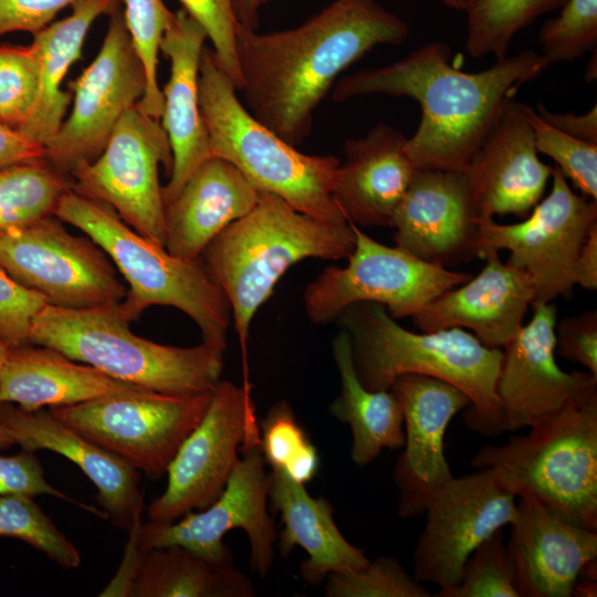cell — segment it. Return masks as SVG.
<instances>
[{"instance_id": "53", "label": "cell", "mask_w": 597, "mask_h": 597, "mask_svg": "<svg viewBox=\"0 0 597 597\" xmlns=\"http://www.w3.org/2000/svg\"><path fill=\"white\" fill-rule=\"evenodd\" d=\"M12 444H15V441L10 430L0 423V449H6Z\"/></svg>"}, {"instance_id": "4", "label": "cell", "mask_w": 597, "mask_h": 597, "mask_svg": "<svg viewBox=\"0 0 597 597\" xmlns=\"http://www.w3.org/2000/svg\"><path fill=\"white\" fill-rule=\"evenodd\" d=\"M355 241L353 223L314 218L261 191L254 208L207 245L200 259L229 301L243 355L251 322L283 274L307 258L347 260Z\"/></svg>"}, {"instance_id": "32", "label": "cell", "mask_w": 597, "mask_h": 597, "mask_svg": "<svg viewBox=\"0 0 597 597\" xmlns=\"http://www.w3.org/2000/svg\"><path fill=\"white\" fill-rule=\"evenodd\" d=\"M128 597H253L250 579L233 565L170 545L140 551Z\"/></svg>"}, {"instance_id": "45", "label": "cell", "mask_w": 597, "mask_h": 597, "mask_svg": "<svg viewBox=\"0 0 597 597\" xmlns=\"http://www.w3.org/2000/svg\"><path fill=\"white\" fill-rule=\"evenodd\" d=\"M0 495H51L107 519L105 512L82 504L51 485L34 452L25 449L14 455L0 454Z\"/></svg>"}, {"instance_id": "25", "label": "cell", "mask_w": 597, "mask_h": 597, "mask_svg": "<svg viewBox=\"0 0 597 597\" xmlns=\"http://www.w3.org/2000/svg\"><path fill=\"white\" fill-rule=\"evenodd\" d=\"M206 39L202 27L181 9L175 12L160 42V51L170 62V76L161 90L160 119L172 154L170 179L163 187L164 206L211 157L199 105V71Z\"/></svg>"}, {"instance_id": "37", "label": "cell", "mask_w": 597, "mask_h": 597, "mask_svg": "<svg viewBox=\"0 0 597 597\" xmlns=\"http://www.w3.org/2000/svg\"><path fill=\"white\" fill-rule=\"evenodd\" d=\"M0 536L28 543L65 569L81 564L77 548L30 496L0 495Z\"/></svg>"}, {"instance_id": "28", "label": "cell", "mask_w": 597, "mask_h": 597, "mask_svg": "<svg viewBox=\"0 0 597 597\" xmlns=\"http://www.w3.org/2000/svg\"><path fill=\"white\" fill-rule=\"evenodd\" d=\"M269 502L284 524L279 551L287 556L294 546L308 558L300 564V575L308 585L322 584L333 572L359 568L368 563L362 549L350 544L337 527L333 506L325 498H313L304 484L281 469L269 473Z\"/></svg>"}, {"instance_id": "40", "label": "cell", "mask_w": 597, "mask_h": 597, "mask_svg": "<svg viewBox=\"0 0 597 597\" xmlns=\"http://www.w3.org/2000/svg\"><path fill=\"white\" fill-rule=\"evenodd\" d=\"M40 69L32 44L0 45V123L20 132L33 114Z\"/></svg>"}, {"instance_id": "42", "label": "cell", "mask_w": 597, "mask_h": 597, "mask_svg": "<svg viewBox=\"0 0 597 597\" xmlns=\"http://www.w3.org/2000/svg\"><path fill=\"white\" fill-rule=\"evenodd\" d=\"M525 109L537 153L551 157L582 193L597 200V145L553 127L526 104Z\"/></svg>"}, {"instance_id": "43", "label": "cell", "mask_w": 597, "mask_h": 597, "mask_svg": "<svg viewBox=\"0 0 597 597\" xmlns=\"http://www.w3.org/2000/svg\"><path fill=\"white\" fill-rule=\"evenodd\" d=\"M184 10L196 20L210 39L213 53L224 73L241 87L235 40L238 21L232 0H178Z\"/></svg>"}, {"instance_id": "6", "label": "cell", "mask_w": 597, "mask_h": 597, "mask_svg": "<svg viewBox=\"0 0 597 597\" xmlns=\"http://www.w3.org/2000/svg\"><path fill=\"white\" fill-rule=\"evenodd\" d=\"M54 214L93 240L128 284L121 307L136 320L153 305L178 308L198 326L203 342L227 349L232 313L229 301L201 259L187 261L139 234L116 211L73 189L60 199Z\"/></svg>"}, {"instance_id": "27", "label": "cell", "mask_w": 597, "mask_h": 597, "mask_svg": "<svg viewBox=\"0 0 597 597\" xmlns=\"http://www.w3.org/2000/svg\"><path fill=\"white\" fill-rule=\"evenodd\" d=\"M260 193L231 163L210 157L165 203L166 250L182 260H199L226 227L254 208Z\"/></svg>"}, {"instance_id": "41", "label": "cell", "mask_w": 597, "mask_h": 597, "mask_svg": "<svg viewBox=\"0 0 597 597\" xmlns=\"http://www.w3.org/2000/svg\"><path fill=\"white\" fill-rule=\"evenodd\" d=\"M548 64L576 60L597 45V0H566L538 33Z\"/></svg>"}, {"instance_id": "49", "label": "cell", "mask_w": 597, "mask_h": 597, "mask_svg": "<svg viewBox=\"0 0 597 597\" xmlns=\"http://www.w3.org/2000/svg\"><path fill=\"white\" fill-rule=\"evenodd\" d=\"M41 158H45L42 145L0 123V168Z\"/></svg>"}, {"instance_id": "10", "label": "cell", "mask_w": 597, "mask_h": 597, "mask_svg": "<svg viewBox=\"0 0 597 597\" xmlns=\"http://www.w3.org/2000/svg\"><path fill=\"white\" fill-rule=\"evenodd\" d=\"M353 227L355 249L347 264L325 268L304 291V311L314 325L335 322L347 306L359 302L381 304L395 320L412 317L434 297L472 277L379 243Z\"/></svg>"}, {"instance_id": "9", "label": "cell", "mask_w": 597, "mask_h": 597, "mask_svg": "<svg viewBox=\"0 0 597 597\" xmlns=\"http://www.w3.org/2000/svg\"><path fill=\"white\" fill-rule=\"evenodd\" d=\"M212 392L175 396L134 387L49 410L134 469L159 479L205 416Z\"/></svg>"}, {"instance_id": "8", "label": "cell", "mask_w": 597, "mask_h": 597, "mask_svg": "<svg viewBox=\"0 0 597 597\" xmlns=\"http://www.w3.org/2000/svg\"><path fill=\"white\" fill-rule=\"evenodd\" d=\"M471 463L492 470L516 496L530 493L597 531V396L566 405L503 446H484Z\"/></svg>"}, {"instance_id": "44", "label": "cell", "mask_w": 597, "mask_h": 597, "mask_svg": "<svg viewBox=\"0 0 597 597\" xmlns=\"http://www.w3.org/2000/svg\"><path fill=\"white\" fill-rule=\"evenodd\" d=\"M46 303L0 266V342L10 348L29 344L32 320Z\"/></svg>"}, {"instance_id": "35", "label": "cell", "mask_w": 597, "mask_h": 597, "mask_svg": "<svg viewBox=\"0 0 597 597\" xmlns=\"http://www.w3.org/2000/svg\"><path fill=\"white\" fill-rule=\"evenodd\" d=\"M260 427V448L271 469H281L305 484L317 473L320 457L285 400L269 409Z\"/></svg>"}, {"instance_id": "47", "label": "cell", "mask_w": 597, "mask_h": 597, "mask_svg": "<svg viewBox=\"0 0 597 597\" xmlns=\"http://www.w3.org/2000/svg\"><path fill=\"white\" fill-rule=\"evenodd\" d=\"M76 0H0V35L27 31L35 33L56 13Z\"/></svg>"}, {"instance_id": "50", "label": "cell", "mask_w": 597, "mask_h": 597, "mask_svg": "<svg viewBox=\"0 0 597 597\" xmlns=\"http://www.w3.org/2000/svg\"><path fill=\"white\" fill-rule=\"evenodd\" d=\"M575 284L585 290L597 289V223L588 231L575 266Z\"/></svg>"}, {"instance_id": "30", "label": "cell", "mask_w": 597, "mask_h": 597, "mask_svg": "<svg viewBox=\"0 0 597 597\" xmlns=\"http://www.w3.org/2000/svg\"><path fill=\"white\" fill-rule=\"evenodd\" d=\"M117 0H76L66 18L50 23L33 33L31 43L38 54L40 69L39 95L32 116L20 130L42 145L56 134L65 119L71 93L61 84L82 52L86 34L102 14L115 12Z\"/></svg>"}, {"instance_id": "11", "label": "cell", "mask_w": 597, "mask_h": 597, "mask_svg": "<svg viewBox=\"0 0 597 597\" xmlns=\"http://www.w3.org/2000/svg\"><path fill=\"white\" fill-rule=\"evenodd\" d=\"M548 196L519 223L476 219L473 255L483 259L509 250L507 264L524 270L534 284L535 303L568 297L575 266L589 229L597 223V200L576 195L558 167L552 170Z\"/></svg>"}, {"instance_id": "3", "label": "cell", "mask_w": 597, "mask_h": 597, "mask_svg": "<svg viewBox=\"0 0 597 597\" xmlns=\"http://www.w3.org/2000/svg\"><path fill=\"white\" fill-rule=\"evenodd\" d=\"M335 322L349 336L354 367L367 389L387 390L404 374L434 377L470 398L464 413L469 429L484 436L503 431L495 392L501 349L485 346L460 327L410 332L374 302L347 306Z\"/></svg>"}, {"instance_id": "24", "label": "cell", "mask_w": 597, "mask_h": 597, "mask_svg": "<svg viewBox=\"0 0 597 597\" xmlns=\"http://www.w3.org/2000/svg\"><path fill=\"white\" fill-rule=\"evenodd\" d=\"M485 266L465 283L450 289L412 316L422 332L469 328L485 346H505L522 328L534 284L522 269L503 263L499 253L484 258Z\"/></svg>"}, {"instance_id": "22", "label": "cell", "mask_w": 597, "mask_h": 597, "mask_svg": "<svg viewBox=\"0 0 597 597\" xmlns=\"http://www.w3.org/2000/svg\"><path fill=\"white\" fill-rule=\"evenodd\" d=\"M506 545L520 597H570L580 570L597 558V531L566 520L522 492Z\"/></svg>"}, {"instance_id": "26", "label": "cell", "mask_w": 597, "mask_h": 597, "mask_svg": "<svg viewBox=\"0 0 597 597\" xmlns=\"http://www.w3.org/2000/svg\"><path fill=\"white\" fill-rule=\"evenodd\" d=\"M400 130L378 123L362 138L344 145L333 199L357 227H389L392 213L418 170L406 151Z\"/></svg>"}, {"instance_id": "52", "label": "cell", "mask_w": 597, "mask_h": 597, "mask_svg": "<svg viewBox=\"0 0 597 597\" xmlns=\"http://www.w3.org/2000/svg\"><path fill=\"white\" fill-rule=\"evenodd\" d=\"M597 593V558L587 563L578 574L572 596L596 597Z\"/></svg>"}, {"instance_id": "23", "label": "cell", "mask_w": 597, "mask_h": 597, "mask_svg": "<svg viewBox=\"0 0 597 597\" xmlns=\"http://www.w3.org/2000/svg\"><path fill=\"white\" fill-rule=\"evenodd\" d=\"M0 423L21 449L49 450L75 463L95 484L98 503L116 527L129 532L140 521L139 471L51 413L0 404Z\"/></svg>"}, {"instance_id": "39", "label": "cell", "mask_w": 597, "mask_h": 597, "mask_svg": "<svg viewBox=\"0 0 597 597\" xmlns=\"http://www.w3.org/2000/svg\"><path fill=\"white\" fill-rule=\"evenodd\" d=\"M326 597H430L427 587L391 556H378L359 568L329 573Z\"/></svg>"}, {"instance_id": "54", "label": "cell", "mask_w": 597, "mask_h": 597, "mask_svg": "<svg viewBox=\"0 0 597 597\" xmlns=\"http://www.w3.org/2000/svg\"><path fill=\"white\" fill-rule=\"evenodd\" d=\"M443 4L455 10H463L464 0H440Z\"/></svg>"}, {"instance_id": "18", "label": "cell", "mask_w": 597, "mask_h": 597, "mask_svg": "<svg viewBox=\"0 0 597 597\" xmlns=\"http://www.w3.org/2000/svg\"><path fill=\"white\" fill-rule=\"evenodd\" d=\"M532 306V320L502 352L495 392L503 431L530 428L573 401L597 396V376L566 373L555 360L556 307Z\"/></svg>"}, {"instance_id": "19", "label": "cell", "mask_w": 597, "mask_h": 597, "mask_svg": "<svg viewBox=\"0 0 597 597\" xmlns=\"http://www.w3.org/2000/svg\"><path fill=\"white\" fill-rule=\"evenodd\" d=\"M389 389L401 406L405 426V450L392 474L399 490L397 512L410 519L423 514L430 498L453 478L444 434L451 419L471 400L454 385L419 374L398 376Z\"/></svg>"}, {"instance_id": "55", "label": "cell", "mask_w": 597, "mask_h": 597, "mask_svg": "<svg viewBox=\"0 0 597 597\" xmlns=\"http://www.w3.org/2000/svg\"><path fill=\"white\" fill-rule=\"evenodd\" d=\"M9 349H10V347H8L7 345H4V344H2L0 342V370H1L2 365H3V363H4L6 358H7Z\"/></svg>"}, {"instance_id": "14", "label": "cell", "mask_w": 597, "mask_h": 597, "mask_svg": "<svg viewBox=\"0 0 597 597\" xmlns=\"http://www.w3.org/2000/svg\"><path fill=\"white\" fill-rule=\"evenodd\" d=\"M240 451L224 490L212 504L185 514L178 522H137L132 530L138 548L145 552L179 545L211 562L233 565L222 538L227 532L241 528L250 542L252 570L265 577L273 566L277 537L268 510L270 476L260 444L241 447Z\"/></svg>"}, {"instance_id": "5", "label": "cell", "mask_w": 597, "mask_h": 597, "mask_svg": "<svg viewBox=\"0 0 597 597\" xmlns=\"http://www.w3.org/2000/svg\"><path fill=\"white\" fill-rule=\"evenodd\" d=\"M129 323L121 302L88 308L46 303L32 320L29 344L161 394L193 396L216 389L223 348L203 341L191 347L158 344L134 334Z\"/></svg>"}, {"instance_id": "48", "label": "cell", "mask_w": 597, "mask_h": 597, "mask_svg": "<svg viewBox=\"0 0 597 597\" xmlns=\"http://www.w3.org/2000/svg\"><path fill=\"white\" fill-rule=\"evenodd\" d=\"M535 112L540 117L561 132L597 145V107L593 106L587 113H555L547 109L542 103L536 105Z\"/></svg>"}, {"instance_id": "13", "label": "cell", "mask_w": 597, "mask_h": 597, "mask_svg": "<svg viewBox=\"0 0 597 597\" xmlns=\"http://www.w3.org/2000/svg\"><path fill=\"white\" fill-rule=\"evenodd\" d=\"M168 175L172 154L160 119L129 108L102 153L71 171L72 189L106 203L139 234L165 247V206L159 166Z\"/></svg>"}, {"instance_id": "31", "label": "cell", "mask_w": 597, "mask_h": 597, "mask_svg": "<svg viewBox=\"0 0 597 597\" xmlns=\"http://www.w3.org/2000/svg\"><path fill=\"white\" fill-rule=\"evenodd\" d=\"M341 390L329 406L331 415L347 423L352 431V461L363 468L384 449L397 450L405 444L401 406L390 389L369 390L359 381L352 355L350 339L343 329L332 343Z\"/></svg>"}, {"instance_id": "12", "label": "cell", "mask_w": 597, "mask_h": 597, "mask_svg": "<svg viewBox=\"0 0 597 597\" xmlns=\"http://www.w3.org/2000/svg\"><path fill=\"white\" fill-rule=\"evenodd\" d=\"M0 266L55 306L113 304L127 292L107 254L88 237L70 233L55 214L1 230Z\"/></svg>"}, {"instance_id": "34", "label": "cell", "mask_w": 597, "mask_h": 597, "mask_svg": "<svg viewBox=\"0 0 597 597\" xmlns=\"http://www.w3.org/2000/svg\"><path fill=\"white\" fill-rule=\"evenodd\" d=\"M566 0H464L465 51L473 59L507 56L515 35L542 14L559 9Z\"/></svg>"}, {"instance_id": "38", "label": "cell", "mask_w": 597, "mask_h": 597, "mask_svg": "<svg viewBox=\"0 0 597 597\" xmlns=\"http://www.w3.org/2000/svg\"><path fill=\"white\" fill-rule=\"evenodd\" d=\"M439 597H520L515 569L500 528L467 558L458 585L438 590Z\"/></svg>"}, {"instance_id": "51", "label": "cell", "mask_w": 597, "mask_h": 597, "mask_svg": "<svg viewBox=\"0 0 597 597\" xmlns=\"http://www.w3.org/2000/svg\"><path fill=\"white\" fill-rule=\"evenodd\" d=\"M271 0H232L234 17L242 27L256 30L259 11Z\"/></svg>"}, {"instance_id": "15", "label": "cell", "mask_w": 597, "mask_h": 597, "mask_svg": "<svg viewBox=\"0 0 597 597\" xmlns=\"http://www.w3.org/2000/svg\"><path fill=\"white\" fill-rule=\"evenodd\" d=\"M260 444V427L248 383L220 380L209 407L167 469V486L147 509L149 521L171 523L212 504L239 460L241 447Z\"/></svg>"}, {"instance_id": "33", "label": "cell", "mask_w": 597, "mask_h": 597, "mask_svg": "<svg viewBox=\"0 0 597 597\" xmlns=\"http://www.w3.org/2000/svg\"><path fill=\"white\" fill-rule=\"evenodd\" d=\"M70 189V176L45 158L1 167L0 231L54 214L61 197Z\"/></svg>"}, {"instance_id": "36", "label": "cell", "mask_w": 597, "mask_h": 597, "mask_svg": "<svg viewBox=\"0 0 597 597\" xmlns=\"http://www.w3.org/2000/svg\"><path fill=\"white\" fill-rule=\"evenodd\" d=\"M124 21L146 74V91L136 107L147 116L160 119L164 101L157 77L158 53L175 12L163 0H124Z\"/></svg>"}, {"instance_id": "46", "label": "cell", "mask_w": 597, "mask_h": 597, "mask_svg": "<svg viewBox=\"0 0 597 597\" xmlns=\"http://www.w3.org/2000/svg\"><path fill=\"white\" fill-rule=\"evenodd\" d=\"M555 350L597 376V313L586 311L555 325Z\"/></svg>"}, {"instance_id": "2", "label": "cell", "mask_w": 597, "mask_h": 597, "mask_svg": "<svg viewBox=\"0 0 597 597\" xmlns=\"http://www.w3.org/2000/svg\"><path fill=\"white\" fill-rule=\"evenodd\" d=\"M450 61L447 43L429 42L395 63L342 77L332 97L338 103L374 94L413 98L421 119L407 138L409 158L417 169L462 171L517 90L549 64L531 50L474 73Z\"/></svg>"}, {"instance_id": "29", "label": "cell", "mask_w": 597, "mask_h": 597, "mask_svg": "<svg viewBox=\"0 0 597 597\" xmlns=\"http://www.w3.org/2000/svg\"><path fill=\"white\" fill-rule=\"evenodd\" d=\"M134 387L138 386L33 344L11 347L0 370V404L25 410L75 405Z\"/></svg>"}, {"instance_id": "17", "label": "cell", "mask_w": 597, "mask_h": 597, "mask_svg": "<svg viewBox=\"0 0 597 597\" xmlns=\"http://www.w3.org/2000/svg\"><path fill=\"white\" fill-rule=\"evenodd\" d=\"M516 494L490 469L452 478L428 501L412 576L439 590L459 584L470 554L516 516Z\"/></svg>"}, {"instance_id": "7", "label": "cell", "mask_w": 597, "mask_h": 597, "mask_svg": "<svg viewBox=\"0 0 597 597\" xmlns=\"http://www.w3.org/2000/svg\"><path fill=\"white\" fill-rule=\"evenodd\" d=\"M199 105L211 157L231 163L258 190L276 195L300 212L347 221L332 196L341 159L303 154L259 122L208 48L200 62Z\"/></svg>"}, {"instance_id": "16", "label": "cell", "mask_w": 597, "mask_h": 597, "mask_svg": "<svg viewBox=\"0 0 597 597\" xmlns=\"http://www.w3.org/2000/svg\"><path fill=\"white\" fill-rule=\"evenodd\" d=\"M70 86V115L44 146L45 159L67 176L102 153L121 117L145 94V70L123 14H113L97 55Z\"/></svg>"}, {"instance_id": "21", "label": "cell", "mask_w": 597, "mask_h": 597, "mask_svg": "<svg viewBox=\"0 0 597 597\" xmlns=\"http://www.w3.org/2000/svg\"><path fill=\"white\" fill-rule=\"evenodd\" d=\"M389 227L396 247L447 268L473 255L476 217L462 171L418 169Z\"/></svg>"}, {"instance_id": "20", "label": "cell", "mask_w": 597, "mask_h": 597, "mask_svg": "<svg viewBox=\"0 0 597 597\" xmlns=\"http://www.w3.org/2000/svg\"><path fill=\"white\" fill-rule=\"evenodd\" d=\"M552 170L538 158L525 104L511 100L462 172L476 219H525L541 200Z\"/></svg>"}, {"instance_id": "1", "label": "cell", "mask_w": 597, "mask_h": 597, "mask_svg": "<svg viewBox=\"0 0 597 597\" xmlns=\"http://www.w3.org/2000/svg\"><path fill=\"white\" fill-rule=\"evenodd\" d=\"M407 23L377 0H334L296 28L259 33L238 25L235 50L247 109L293 146L350 64L380 44H401Z\"/></svg>"}]
</instances>
